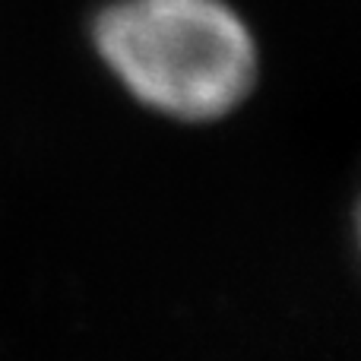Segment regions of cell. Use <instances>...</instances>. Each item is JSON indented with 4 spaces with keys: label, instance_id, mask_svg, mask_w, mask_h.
<instances>
[{
    "label": "cell",
    "instance_id": "6da1fadb",
    "mask_svg": "<svg viewBox=\"0 0 361 361\" xmlns=\"http://www.w3.org/2000/svg\"><path fill=\"white\" fill-rule=\"evenodd\" d=\"M92 42L140 105L184 124L231 114L260 73L257 42L228 0H111Z\"/></svg>",
    "mask_w": 361,
    "mask_h": 361
}]
</instances>
